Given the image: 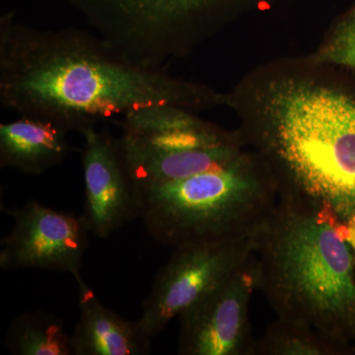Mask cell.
Masks as SVG:
<instances>
[{
  "mask_svg": "<svg viewBox=\"0 0 355 355\" xmlns=\"http://www.w3.org/2000/svg\"><path fill=\"white\" fill-rule=\"evenodd\" d=\"M226 104L279 193L322 203L343 223L355 217V70L314 58L272 65L252 74Z\"/></svg>",
  "mask_w": 355,
  "mask_h": 355,
  "instance_id": "6da1fadb",
  "label": "cell"
},
{
  "mask_svg": "<svg viewBox=\"0 0 355 355\" xmlns=\"http://www.w3.org/2000/svg\"><path fill=\"white\" fill-rule=\"evenodd\" d=\"M69 130L55 121L21 116L0 125V168L40 175L69 155Z\"/></svg>",
  "mask_w": 355,
  "mask_h": 355,
  "instance_id": "7c38bea8",
  "label": "cell"
},
{
  "mask_svg": "<svg viewBox=\"0 0 355 355\" xmlns=\"http://www.w3.org/2000/svg\"><path fill=\"white\" fill-rule=\"evenodd\" d=\"M84 139L83 166L84 214L91 233L107 239L128 222L139 217L137 186L128 173L120 140L96 127L80 132Z\"/></svg>",
  "mask_w": 355,
  "mask_h": 355,
  "instance_id": "9c48e42d",
  "label": "cell"
},
{
  "mask_svg": "<svg viewBox=\"0 0 355 355\" xmlns=\"http://www.w3.org/2000/svg\"><path fill=\"white\" fill-rule=\"evenodd\" d=\"M254 254L218 288L180 315V355H252L250 305L257 286Z\"/></svg>",
  "mask_w": 355,
  "mask_h": 355,
  "instance_id": "52a82bcc",
  "label": "cell"
},
{
  "mask_svg": "<svg viewBox=\"0 0 355 355\" xmlns=\"http://www.w3.org/2000/svg\"><path fill=\"white\" fill-rule=\"evenodd\" d=\"M252 237L258 291L277 318L343 343L355 338V258L345 224L330 209L279 193Z\"/></svg>",
  "mask_w": 355,
  "mask_h": 355,
  "instance_id": "3957f363",
  "label": "cell"
},
{
  "mask_svg": "<svg viewBox=\"0 0 355 355\" xmlns=\"http://www.w3.org/2000/svg\"><path fill=\"white\" fill-rule=\"evenodd\" d=\"M128 60L164 67L202 36L225 0H64Z\"/></svg>",
  "mask_w": 355,
  "mask_h": 355,
  "instance_id": "5b68a950",
  "label": "cell"
},
{
  "mask_svg": "<svg viewBox=\"0 0 355 355\" xmlns=\"http://www.w3.org/2000/svg\"><path fill=\"white\" fill-rule=\"evenodd\" d=\"M347 343L304 322L277 318L254 340L252 355H336Z\"/></svg>",
  "mask_w": 355,
  "mask_h": 355,
  "instance_id": "4fadbf2b",
  "label": "cell"
},
{
  "mask_svg": "<svg viewBox=\"0 0 355 355\" xmlns=\"http://www.w3.org/2000/svg\"><path fill=\"white\" fill-rule=\"evenodd\" d=\"M137 190L147 232L174 249L252 235L279 197L270 167L253 149L227 164Z\"/></svg>",
  "mask_w": 355,
  "mask_h": 355,
  "instance_id": "277c9868",
  "label": "cell"
},
{
  "mask_svg": "<svg viewBox=\"0 0 355 355\" xmlns=\"http://www.w3.org/2000/svg\"><path fill=\"white\" fill-rule=\"evenodd\" d=\"M79 319L71 335L73 355H146L151 340L139 321H130L106 307L84 282H77Z\"/></svg>",
  "mask_w": 355,
  "mask_h": 355,
  "instance_id": "30bf717a",
  "label": "cell"
},
{
  "mask_svg": "<svg viewBox=\"0 0 355 355\" xmlns=\"http://www.w3.org/2000/svg\"><path fill=\"white\" fill-rule=\"evenodd\" d=\"M253 254L252 235L176 248L142 303L140 326L155 338L175 318L232 277Z\"/></svg>",
  "mask_w": 355,
  "mask_h": 355,
  "instance_id": "8992f818",
  "label": "cell"
},
{
  "mask_svg": "<svg viewBox=\"0 0 355 355\" xmlns=\"http://www.w3.org/2000/svg\"><path fill=\"white\" fill-rule=\"evenodd\" d=\"M9 214L13 228L0 242V268L67 272L76 282L83 280L81 268L91 233L83 216L58 211L37 200Z\"/></svg>",
  "mask_w": 355,
  "mask_h": 355,
  "instance_id": "ba28073f",
  "label": "cell"
},
{
  "mask_svg": "<svg viewBox=\"0 0 355 355\" xmlns=\"http://www.w3.org/2000/svg\"><path fill=\"white\" fill-rule=\"evenodd\" d=\"M313 58L355 70V6L336 23Z\"/></svg>",
  "mask_w": 355,
  "mask_h": 355,
  "instance_id": "9a60e30c",
  "label": "cell"
},
{
  "mask_svg": "<svg viewBox=\"0 0 355 355\" xmlns=\"http://www.w3.org/2000/svg\"><path fill=\"white\" fill-rule=\"evenodd\" d=\"M6 345L14 355H73L71 336L65 333L62 318L42 311L14 318Z\"/></svg>",
  "mask_w": 355,
  "mask_h": 355,
  "instance_id": "5bb4252c",
  "label": "cell"
},
{
  "mask_svg": "<svg viewBox=\"0 0 355 355\" xmlns=\"http://www.w3.org/2000/svg\"><path fill=\"white\" fill-rule=\"evenodd\" d=\"M119 140L135 186L169 183L227 164L246 146L241 139L220 146L166 150L140 146L121 137Z\"/></svg>",
  "mask_w": 355,
  "mask_h": 355,
  "instance_id": "8fae6325",
  "label": "cell"
},
{
  "mask_svg": "<svg viewBox=\"0 0 355 355\" xmlns=\"http://www.w3.org/2000/svg\"><path fill=\"white\" fill-rule=\"evenodd\" d=\"M224 102L209 87L130 62L98 35L38 29L13 12L0 19V103L20 116L80 133L141 107L195 110Z\"/></svg>",
  "mask_w": 355,
  "mask_h": 355,
  "instance_id": "7a4b0ae2",
  "label": "cell"
}]
</instances>
